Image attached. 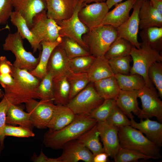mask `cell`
I'll list each match as a JSON object with an SVG mask.
<instances>
[{
	"mask_svg": "<svg viewBox=\"0 0 162 162\" xmlns=\"http://www.w3.org/2000/svg\"><path fill=\"white\" fill-rule=\"evenodd\" d=\"M104 100L96 91L94 83L90 82L66 106L76 115H90Z\"/></svg>",
	"mask_w": 162,
	"mask_h": 162,
	"instance_id": "cell-7",
	"label": "cell"
},
{
	"mask_svg": "<svg viewBox=\"0 0 162 162\" xmlns=\"http://www.w3.org/2000/svg\"><path fill=\"white\" fill-rule=\"evenodd\" d=\"M138 90H121L116 99L117 106L129 118L132 113L139 117L141 109L137 101Z\"/></svg>",
	"mask_w": 162,
	"mask_h": 162,
	"instance_id": "cell-21",
	"label": "cell"
},
{
	"mask_svg": "<svg viewBox=\"0 0 162 162\" xmlns=\"http://www.w3.org/2000/svg\"><path fill=\"white\" fill-rule=\"evenodd\" d=\"M93 83L97 92L104 100H116L121 90L114 76L102 79Z\"/></svg>",
	"mask_w": 162,
	"mask_h": 162,
	"instance_id": "cell-28",
	"label": "cell"
},
{
	"mask_svg": "<svg viewBox=\"0 0 162 162\" xmlns=\"http://www.w3.org/2000/svg\"><path fill=\"white\" fill-rule=\"evenodd\" d=\"M77 139L83 143L94 156L104 152L103 147L100 141V134L97 123Z\"/></svg>",
	"mask_w": 162,
	"mask_h": 162,
	"instance_id": "cell-31",
	"label": "cell"
},
{
	"mask_svg": "<svg viewBox=\"0 0 162 162\" xmlns=\"http://www.w3.org/2000/svg\"><path fill=\"white\" fill-rule=\"evenodd\" d=\"M139 16L140 30L152 26L162 27V15L152 6L149 0L144 1Z\"/></svg>",
	"mask_w": 162,
	"mask_h": 162,
	"instance_id": "cell-22",
	"label": "cell"
},
{
	"mask_svg": "<svg viewBox=\"0 0 162 162\" xmlns=\"http://www.w3.org/2000/svg\"><path fill=\"white\" fill-rule=\"evenodd\" d=\"M12 4L15 11L18 12L25 20L30 29L34 17L47 10L46 0H12Z\"/></svg>",
	"mask_w": 162,
	"mask_h": 162,
	"instance_id": "cell-18",
	"label": "cell"
},
{
	"mask_svg": "<svg viewBox=\"0 0 162 162\" xmlns=\"http://www.w3.org/2000/svg\"><path fill=\"white\" fill-rule=\"evenodd\" d=\"M97 122L90 115H76L72 122L62 129L46 131L44 136L43 143L46 147L53 149H62L65 144L77 139Z\"/></svg>",
	"mask_w": 162,
	"mask_h": 162,
	"instance_id": "cell-2",
	"label": "cell"
},
{
	"mask_svg": "<svg viewBox=\"0 0 162 162\" xmlns=\"http://www.w3.org/2000/svg\"><path fill=\"white\" fill-rule=\"evenodd\" d=\"M62 40V37L59 36L54 42H41L42 51L40 52V61L35 68L29 71L32 74L40 80L45 76L47 74V66L51 53L54 48L61 43Z\"/></svg>",
	"mask_w": 162,
	"mask_h": 162,
	"instance_id": "cell-25",
	"label": "cell"
},
{
	"mask_svg": "<svg viewBox=\"0 0 162 162\" xmlns=\"http://www.w3.org/2000/svg\"><path fill=\"white\" fill-rule=\"evenodd\" d=\"M18 105H10L7 113L6 124L18 125L32 131L34 127L31 120L30 114L25 112Z\"/></svg>",
	"mask_w": 162,
	"mask_h": 162,
	"instance_id": "cell-27",
	"label": "cell"
},
{
	"mask_svg": "<svg viewBox=\"0 0 162 162\" xmlns=\"http://www.w3.org/2000/svg\"><path fill=\"white\" fill-rule=\"evenodd\" d=\"M117 35L116 28L104 25L89 28L82 38L88 47L90 55L96 58L104 56Z\"/></svg>",
	"mask_w": 162,
	"mask_h": 162,
	"instance_id": "cell-4",
	"label": "cell"
},
{
	"mask_svg": "<svg viewBox=\"0 0 162 162\" xmlns=\"http://www.w3.org/2000/svg\"><path fill=\"white\" fill-rule=\"evenodd\" d=\"M139 35L143 43L160 52L162 50V27H149L141 30Z\"/></svg>",
	"mask_w": 162,
	"mask_h": 162,
	"instance_id": "cell-30",
	"label": "cell"
},
{
	"mask_svg": "<svg viewBox=\"0 0 162 162\" xmlns=\"http://www.w3.org/2000/svg\"><path fill=\"white\" fill-rule=\"evenodd\" d=\"M2 46L4 50L10 51L15 55V60L13 64L15 67L30 71L38 64L40 52L38 57L36 58L32 52L27 51L23 46L22 39L17 32L8 34Z\"/></svg>",
	"mask_w": 162,
	"mask_h": 162,
	"instance_id": "cell-6",
	"label": "cell"
},
{
	"mask_svg": "<svg viewBox=\"0 0 162 162\" xmlns=\"http://www.w3.org/2000/svg\"><path fill=\"white\" fill-rule=\"evenodd\" d=\"M25 104L26 110L30 114L34 127L39 129L47 128L55 105L53 102L41 100L38 101L32 99Z\"/></svg>",
	"mask_w": 162,
	"mask_h": 162,
	"instance_id": "cell-11",
	"label": "cell"
},
{
	"mask_svg": "<svg viewBox=\"0 0 162 162\" xmlns=\"http://www.w3.org/2000/svg\"><path fill=\"white\" fill-rule=\"evenodd\" d=\"M116 162H130L138 161L140 159H155L150 157L137 151L120 147L114 157Z\"/></svg>",
	"mask_w": 162,
	"mask_h": 162,
	"instance_id": "cell-37",
	"label": "cell"
},
{
	"mask_svg": "<svg viewBox=\"0 0 162 162\" xmlns=\"http://www.w3.org/2000/svg\"><path fill=\"white\" fill-rule=\"evenodd\" d=\"M80 0H46L47 17L55 21L70 18Z\"/></svg>",
	"mask_w": 162,
	"mask_h": 162,
	"instance_id": "cell-17",
	"label": "cell"
},
{
	"mask_svg": "<svg viewBox=\"0 0 162 162\" xmlns=\"http://www.w3.org/2000/svg\"><path fill=\"white\" fill-rule=\"evenodd\" d=\"M130 126L145 135L150 140L159 147L162 146V124L157 121L147 118L143 120L140 119L137 122L134 119L133 115L129 117Z\"/></svg>",
	"mask_w": 162,
	"mask_h": 162,
	"instance_id": "cell-19",
	"label": "cell"
},
{
	"mask_svg": "<svg viewBox=\"0 0 162 162\" xmlns=\"http://www.w3.org/2000/svg\"><path fill=\"white\" fill-rule=\"evenodd\" d=\"M76 116L66 106L55 105L52 118L47 128L53 131L60 130L72 122Z\"/></svg>",
	"mask_w": 162,
	"mask_h": 162,
	"instance_id": "cell-23",
	"label": "cell"
},
{
	"mask_svg": "<svg viewBox=\"0 0 162 162\" xmlns=\"http://www.w3.org/2000/svg\"><path fill=\"white\" fill-rule=\"evenodd\" d=\"M116 105L115 99L104 100L101 104L92 111L90 116L97 122L106 121Z\"/></svg>",
	"mask_w": 162,
	"mask_h": 162,
	"instance_id": "cell-40",
	"label": "cell"
},
{
	"mask_svg": "<svg viewBox=\"0 0 162 162\" xmlns=\"http://www.w3.org/2000/svg\"><path fill=\"white\" fill-rule=\"evenodd\" d=\"M110 66L115 74H130L132 58L130 55L114 58L108 59Z\"/></svg>",
	"mask_w": 162,
	"mask_h": 162,
	"instance_id": "cell-39",
	"label": "cell"
},
{
	"mask_svg": "<svg viewBox=\"0 0 162 162\" xmlns=\"http://www.w3.org/2000/svg\"><path fill=\"white\" fill-rule=\"evenodd\" d=\"M5 29H8L10 30V27L8 25H7L4 28L2 29H0V31Z\"/></svg>",
	"mask_w": 162,
	"mask_h": 162,
	"instance_id": "cell-54",
	"label": "cell"
},
{
	"mask_svg": "<svg viewBox=\"0 0 162 162\" xmlns=\"http://www.w3.org/2000/svg\"><path fill=\"white\" fill-rule=\"evenodd\" d=\"M148 75L151 82L157 90L160 98H162V63H154L149 68Z\"/></svg>",
	"mask_w": 162,
	"mask_h": 162,
	"instance_id": "cell-41",
	"label": "cell"
},
{
	"mask_svg": "<svg viewBox=\"0 0 162 162\" xmlns=\"http://www.w3.org/2000/svg\"><path fill=\"white\" fill-rule=\"evenodd\" d=\"M152 6L162 15V0H149Z\"/></svg>",
	"mask_w": 162,
	"mask_h": 162,
	"instance_id": "cell-50",
	"label": "cell"
},
{
	"mask_svg": "<svg viewBox=\"0 0 162 162\" xmlns=\"http://www.w3.org/2000/svg\"><path fill=\"white\" fill-rule=\"evenodd\" d=\"M106 121L118 128L131 124L130 120L116 105L113 108Z\"/></svg>",
	"mask_w": 162,
	"mask_h": 162,
	"instance_id": "cell-42",
	"label": "cell"
},
{
	"mask_svg": "<svg viewBox=\"0 0 162 162\" xmlns=\"http://www.w3.org/2000/svg\"><path fill=\"white\" fill-rule=\"evenodd\" d=\"M130 55L133 62L130 74H138L144 78L146 85L153 86L148 79V73L149 68L154 63L162 62V56L160 52L142 42L140 49L135 46L133 48Z\"/></svg>",
	"mask_w": 162,
	"mask_h": 162,
	"instance_id": "cell-5",
	"label": "cell"
},
{
	"mask_svg": "<svg viewBox=\"0 0 162 162\" xmlns=\"http://www.w3.org/2000/svg\"><path fill=\"white\" fill-rule=\"evenodd\" d=\"M13 8L12 0H0V25L7 23Z\"/></svg>",
	"mask_w": 162,
	"mask_h": 162,
	"instance_id": "cell-45",
	"label": "cell"
},
{
	"mask_svg": "<svg viewBox=\"0 0 162 162\" xmlns=\"http://www.w3.org/2000/svg\"><path fill=\"white\" fill-rule=\"evenodd\" d=\"M14 81V79L11 74H0V84L4 89L11 86Z\"/></svg>",
	"mask_w": 162,
	"mask_h": 162,
	"instance_id": "cell-47",
	"label": "cell"
},
{
	"mask_svg": "<svg viewBox=\"0 0 162 162\" xmlns=\"http://www.w3.org/2000/svg\"><path fill=\"white\" fill-rule=\"evenodd\" d=\"M138 97L142 103V109L139 117L140 119L156 117L162 121V101L154 86L146 85L138 90Z\"/></svg>",
	"mask_w": 162,
	"mask_h": 162,
	"instance_id": "cell-8",
	"label": "cell"
},
{
	"mask_svg": "<svg viewBox=\"0 0 162 162\" xmlns=\"http://www.w3.org/2000/svg\"><path fill=\"white\" fill-rule=\"evenodd\" d=\"M4 94L2 91L0 89V99H2L4 96Z\"/></svg>",
	"mask_w": 162,
	"mask_h": 162,
	"instance_id": "cell-53",
	"label": "cell"
},
{
	"mask_svg": "<svg viewBox=\"0 0 162 162\" xmlns=\"http://www.w3.org/2000/svg\"><path fill=\"white\" fill-rule=\"evenodd\" d=\"M137 0H127L116 4L115 8L108 11L101 25H107L117 28L128 18L130 12Z\"/></svg>",
	"mask_w": 162,
	"mask_h": 162,
	"instance_id": "cell-20",
	"label": "cell"
},
{
	"mask_svg": "<svg viewBox=\"0 0 162 162\" xmlns=\"http://www.w3.org/2000/svg\"><path fill=\"white\" fill-rule=\"evenodd\" d=\"M11 75L14 83L4 88V94L10 104L18 105L31 99H39L38 90L40 80L29 71L13 65Z\"/></svg>",
	"mask_w": 162,
	"mask_h": 162,
	"instance_id": "cell-1",
	"label": "cell"
},
{
	"mask_svg": "<svg viewBox=\"0 0 162 162\" xmlns=\"http://www.w3.org/2000/svg\"><path fill=\"white\" fill-rule=\"evenodd\" d=\"M61 155L57 158L58 162H77L82 160L93 162L94 155L82 142L77 139L65 144Z\"/></svg>",
	"mask_w": 162,
	"mask_h": 162,
	"instance_id": "cell-15",
	"label": "cell"
},
{
	"mask_svg": "<svg viewBox=\"0 0 162 162\" xmlns=\"http://www.w3.org/2000/svg\"></svg>",
	"mask_w": 162,
	"mask_h": 162,
	"instance_id": "cell-55",
	"label": "cell"
},
{
	"mask_svg": "<svg viewBox=\"0 0 162 162\" xmlns=\"http://www.w3.org/2000/svg\"><path fill=\"white\" fill-rule=\"evenodd\" d=\"M118 137L121 147L137 151L155 159L161 158L160 147L130 125L118 128Z\"/></svg>",
	"mask_w": 162,
	"mask_h": 162,
	"instance_id": "cell-3",
	"label": "cell"
},
{
	"mask_svg": "<svg viewBox=\"0 0 162 162\" xmlns=\"http://www.w3.org/2000/svg\"><path fill=\"white\" fill-rule=\"evenodd\" d=\"M97 126L103 143L104 152L114 159L121 147L118 128L106 121L97 122Z\"/></svg>",
	"mask_w": 162,
	"mask_h": 162,
	"instance_id": "cell-14",
	"label": "cell"
},
{
	"mask_svg": "<svg viewBox=\"0 0 162 162\" xmlns=\"http://www.w3.org/2000/svg\"><path fill=\"white\" fill-rule=\"evenodd\" d=\"M87 73L90 82L93 83L115 75L104 56L96 57Z\"/></svg>",
	"mask_w": 162,
	"mask_h": 162,
	"instance_id": "cell-26",
	"label": "cell"
},
{
	"mask_svg": "<svg viewBox=\"0 0 162 162\" xmlns=\"http://www.w3.org/2000/svg\"><path fill=\"white\" fill-rule=\"evenodd\" d=\"M109 10L105 2L85 4L80 10L78 16L90 29L100 25Z\"/></svg>",
	"mask_w": 162,
	"mask_h": 162,
	"instance_id": "cell-13",
	"label": "cell"
},
{
	"mask_svg": "<svg viewBox=\"0 0 162 162\" xmlns=\"http://www.w3.org/2000/svg\"><path fill=\"white\" fill-rule=\"evenodd\" d=\"M70 87L69 101L83 90L90 82L87 73L71 72L67 76Z\"/></svg>",
	"mask_w": 162,
	"mask_h": 162,
	"instance_id": "cell-34",
	"label": "cell"
},
{
	"mask_svg": "<svg viewBox=\"0 0 162 162\" xmlns=\"http://www.w3.org/2000/svg\"><path fill=\"white\" fill-rule=\"evenodd\" d=\"M114 76L121 90H138L146 85L143 77L137 74L128 75L117 74H115Z\"/></svg>",
	"mask_w": 162,
	"mask_h": 162,
	"instance_id": "cell-32",
	"label": "cell"
},
{
	"mask_svg": "<svg viewBox=\"0 0 162 162\" xmlns=\"http://www.w3.org/2000/svg\"><path fill=\"white\" fill-rule=\"evenodd\" d=\"M53 79L52 75L50 73H47L45 76L40 80L38 90L40 100L53 102Z\"/></svg>",
	"mask_w": 162,
	"mask_h": 162,
	"instance_id": "cell-36",
	"label": "cell"
},
{
	"mask_svg": "<svg viewBox=\"0 0 162 162\" xmlns=\"http://www.w3.org/2000/svg\"><path fill=\"white\" fill-rule=\"evenodd\" d=\"M10 20L17 29V32L22 39H26L30 44L34 52L37 50H41L42 46L40 43L31 31L25 20L18 12L13 11L10 15Z\"/></svg>",
	"mask_w": 162,
	"mask_h": 162,
	"instance_id": "cell-24",
	"label": "cell"
},
{
	"mask_svg": "<svg viewBox=\"0 0 162 162\" xmlns=\"http://www.w3.org/2000/svg\"><path fill=\"white\" fill-rule=\"evenodd\" d=\"M106 0H83V2L86 4H89L92 2H105Z\"/></svg>",
	"mask_w": 162,
	"mask_h": 162,
	"instance_id": "cell-52",
	"label": "cell"
},
{
	"mask_svg": "<svg viewBox=\"0 0 162 162\" xmlns=\"http://www.w3.org/2000/svg\"><path fill=\"white\" fill-rule=\"evenodd\" d=\"M31 160L35 162H55L54 158H48L44 153L42 150L38 156L35 153H34L32 156Z\"/></svg>",
	"mask_w": 162,
	"mask_h": 162,
	"instance_id": "cell-48",
	"label": "cell"
},
{
	"mask_svg": "<svg viewBox=\"0 0 162 162\" xmlns=\"http://www.w3.org/2000/svg\"><path fill=\"white\" fill-rule=\"evenodd\" d=\"M10 104L4 96L0 102V155L4 148V140L5 137L4 134V128L6 124V117Z\"/></svg>",
	"mask_w": 162,
	"mask_h": 162,
	"instance_id": "cell-43",
	"label": "cell"
},
{
	"mask_svg": "<svg viewBox=\"0 0 162 162\" xmlns=\"http://www.w3.org/2000/svg\"><path fill=\"white\" fill-rule=\"evenodd\" d=\"M129 41L123 38H117L111 45L104 55L107 59L130 55L134 47Z\"/></svg>",
	"mask_w": 162,
	"mask_h": 162,
	"instance_id": "cell-33",
	"label": "cell"
},
{
	"mask_svg": "<svg viewBox=\"0 0 162 162\" xmlns=\"http://www.w3.org/2000/svg\"><path fill=\"white\" fill-rule=\"evenodd\" d=\"M85 4L83 0H80L73 15L70 18L56 21L61 27L59 32L60 36L66 37L74 40L88 51V47L84 42L82 37L89 28L80 21L78 16L80 10Z\"/></svg>",
	"mask_w": 162,
	"mask_h": 162,
	"instance_id": "cell-9",
	"label": "cell"
},
{
	"mask_svg": "<svg viewBox=\"0 0 162 162\" xmlns=\"http://www.w3.org/2000/svg\"><path fill=\"white\" fill-rule=\"evenodd\" d=\"M59 44L52 51L47 66V72L53 79L67 76L71 72L69 67L70 59Z\"/></svg>",
	"mask_w": 162,
	"mask_h": 162,
	"instance_id": "cell-16",
	"label": "cell"
},
{
	"mask_svg": "<svg viewBox=\"0 0 162 162\" xmlns=\"http://www.w3.org/2000/svg\"><path fill=\"white\" fill-rule=\"evenodd\" d=\"M144 0H137L133 6L131 15L123 24L117 28V38H123L129 41L137 49L140 47L138 41V34L139 29V13Z\"/></svg>",
	"mask_w": 162,
	"mask_h": 162,
	"instance_id": "cell-12",
	"label": "cell"
},
{
	"mask_svg": "<svg viewBox=\"0 0 162 162\" xmlns=\"http://www.w3.org/2000/svg\"><path fill=\"white\" fill-rule=\"evenodd\" d=\"M60 29L55 20L47 17L46 10H44L34 17L30 29L40 43L42 41H55L60 36Z\"/></svg>",
	"mask_w": 162,
	"mask_h": 162,
	"instance_id": "cell-10",
	"label": "cell"
},
{
	"mask_svg": "<svg viewBox=\"0 0 162 162\" xmlns=\"http://www.w3.org/2000/svg\"><path fill=\"white\" fill-rule=\"evenodd\" d=\"M122 0H106L105 2L109 9L116 4L121 2Z\"/></svg>",
	"mask_w": 162,
	"mask_h": 162,
	"instance_id": "cell-51",
	"label": "cell"
},
{
	"mask_svg": "<svg viewBox=\"0 0 162 162\" xmlns=\"http://www.w3.org/2000/svg\"><path fill=\"white\" fill-rule=\"evenodd\" d=\"M95 57L91 55L81 56L70 59L69 67L72 73H87Z\"/></svg>",
	"mask_w": 162,
	"mask_h": 162,
	"instance_id": "cell-38",
	"label": "cell"
},
{
	"mask_svg": "<svg viewBox=\"0 0 162 162\" xmlns=\"http://www.w3.org/2000/svg\"><path fill=\"white\" fill-rule=\"evenodd\" d=\"M61 37L62 41L59 44L69 59L79 56L90 55L88 51L74 40L66 37Z\"/></svg>",
	"mask_w": 162,
	"mask_h": 162,
	"instance_id": "cell-35",
	"label": "cell"
},
{
	"mask_svg": "<svg viewBox=\"0 0 162 162\" xmlns=\"http://www.w3.org/2000/svg\"><path fill=\"white\" fill-rule=\"evenodd\" d=\"M54 104L66 106L69 101L70 87L67 76L53 79Z\"/></svg>",
	"mask_w": 162,
	"mask_h": 162,
	"instance_id": "cell-29",
	"label": "cell"
},
{
	"mask_svg": "<svg viewBox=\"0 0 162 162\" xmlns=\"http://www.w3.org/2000/svg\"><path fill=\"white\" fill-rule=\"evenodd\" d=\"M4 134L5 136H13L17 137L28 138L34 136L32 130L23 127L16 126L6 124L4 128Z\"/></svg>",
	"mask_w": 162,
	"mask_h": 162,
	"instance_id": "cell-44",
	"label": "cell"
},
{
	"mask_svg": "<svg viewBox=\"0 0 162 162\" xmlns=\"http://www.w3.org/2000/svg\"><path fill=\"white\" fill-rule=\"evenodd\" d=\"M13 64L6 56H0V74H10L12 72Z\"/></svg>",
	"mask_w": 162,
	"mask_h": 162,
	"instance_id": "cell-46",
	"label": "cell"
},
{
	"mask_svg": "<svg viewBox=\"0 0 162 162\" xmlns=\"http://www.w3.org/2000/svg\"><path fill=\"white\" fill-rule=\"evenodd\" d=\"M108 157L104 152L99 153L94 156L93 162H106Z\"/></svg>",
	"mask_w": 162,
	"mask_h": 162,
	"instance_id": "cell-49",
	"label": "cell"
}]
</instances>
